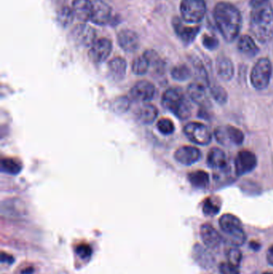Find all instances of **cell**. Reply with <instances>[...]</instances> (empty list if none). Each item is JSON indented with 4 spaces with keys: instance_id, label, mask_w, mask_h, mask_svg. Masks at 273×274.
<instances>
[{
    "instance_id": "obj_3",
    "label": "cell",
    "mask_w": 273,
    "mask_h": 274,
    "mask_svg": "<svg viewBox=\"0 0 273 274\" xmlns=\"http://www.w3.org/2000/svg\"><path fill=\"white\" fill-rule=\"evenodd\" d=\"M162 105L180 120H187L192 114V106L182 90L177 87L167 89L162 97Z\"/></svg>"
},
{
    "instance_id": "obj_19",
    "label": "cell",
    "mask_w": 273,
    "mask_h": 274,
    "mask_svg": "<svg viewBox=\"0 0 273 274\" xmlns=\"http://www.w3.org/2000/svg\"><path fill=\"white\" fill-rule=\"evenodd\" d=\"M216 71L218 76L222 80H231L234 75L233 63L225 55H220L216 59Z\"/></svg>"
},
{
    "instance_id": "obj_17",
    "label": "cell",
    "mask_w": 273,
    "mask_h": 274,
    "mask_svg": "<svg viewBox=\"0 0 273 274\" xmlns=\"http://www.w3.org/2000/svg\"><path fill=\"white\" fill-rule=\"evenodd\" d=\"M201 237L205 246L211 249L218 248L222 241V236L210 224L201 225Z\"/></svg>"
},
{
    "instance_id": "obj_27",
    "label": "cell",
    "mask_w": 273,
    "mask_h": 274,
    "mask_svg": "<svg viewBox=\"0 0 273 274\" xmlns=\"http://www.w3.org/2000/svg\"><path fill=\"white\" fill-rule=\"evenodd\" d=\"M21 168L20 162L12 158H4L1 161V169L7 173L16 175L21 171Z\"/></svg>"
},
{
    "instance_id": "obj_36",
    "label": "cell",
    "mask_w": 273,
    "mask_h": 274,
    "mask_svg": "<svg viewBox=\"0 0 273 274\" xmlns=\"http://www.w3.org/2000/svg\"><path fill=\"white\" fill-rule=\"evenodd\" d=\"M77 254L82 259H87L93 254V249L90 245L86 244H81L76 248Z\"/></svg>"
},
{
    "instance_id": "obj_43",
    "label": "cell",
    "mask_w": 273,
    "mask_h": 274,
    "mask_svg": "<svg viewBox=\"0 0 273 274\" xmlns=\"http://www.w3.org/2000/svg\"><path fill=\"white\" fill-rule=\"evenodd\" d=\"M33 271V268L30 267V268H25L24 270L22 271V274H32Z\"/></svg>"
},
{
    "instance_id": "obj_38",
    "label": "cell",
    "mask_w": 273,
    "mask_h": 274,
    "mask_svg": "<svg viewBox=\"0 0 273 274\" xmlns=\"http://www.w3.org/2000/svg\"><path fill=\"white\" fill-rule=\"evenodd\" d=\"M129 99H128L127 97H122L116 101L115 104V110L119 111L120 113H124L129 109Z\"/></svg>"
},
{
    "instance_id": "obj_39",
    "label": "cell",
    "mask_w": 273,
    "mask_h": 274,
    "mask_svg": "<svg viewBox=\"0 0 273 274\" xmlns=\"http://www.w3.org/2000/svg\"><path fill=\"white\" fill-rule=\"evenodd\" d=\"M0 260H1V262L2 263L12 264V263L14 262L15 259L12 255L2 252H1V255H0Z\"/></svg>"
},
{
    "instance_id": "obj_32",
    "label": "cell",
    "mask_w": 273,
    "mask_h": 274,
    "mask_svg": "<svg viewBox=\"0 0 273 274\" xmlns=\"http://www.w3.org/2000/svg\"><path fill=\"white\" fill-rule=\"evenodd\" d=\"M211 94L220 105H224L228 101L227 92L220 85H213L211 87Z\"/></svg>"
},
{
    "instance_id": "obj_21",
    "label": "cell",
    "mask_w": 273,
    "mask_h": 274,
    "mask_svg": "<svg viewBox=\"0 0 273 274\" xmlns=\"http://www.w3.org/2000/svg\"><path fill=\"white\" fill-rule=\"evenodd\" d=\"M93 2L90 0H74L72 10L75 17L82 22H86L90 19Z\"/></svg>"
},
{
    "instance_id": "obj_20",
    "label": "cell",
    "mask_w": 273,
    "mask_h": 274,
    "mask_svg": "<svg viewBox=\"0 0 273 274\" xmlns=\"http://www.w3.org/2000/svg\"><path fill=\"white\" fill-rule=\"evenodd\" d=\"M207 163L210 168L223 169L228 165V158L223 150L219 148H212L208 153Z\"/></svg>"
},
{
    "instance_id": "obj_23",
    "label": "cell",
    "mask_w": 273,
    "mask_h": 274,
    "mask_svg": "<svg viewBox=\"0 0 273 274\" xmlns=\"http://www.w3.org/2000/svg\"><path fill=\"white\" fill-rule=\"evenodd\" d=\"M109 75L114 80L119 81L124 79L126 75L127 63L123 58L116 57L112 59L108 63Z\"/></svg>"
},
{
    "instance_id": "obj_35",
    "label": "cell",
    "mask_w": 273,
    "mask_h": 274,
    "mask_svg": "<svg viewBox=\"0 0 273 274\" xmlns=\"http://www.w3.org/2000/svg\"><path fill=\"white\" fill-rule=\"evenodd\" d=\"M219 270L221 274H240V269L228 262L220 263Z\"/></svg>"
},
{
    "instance_id": "obj_8",
    "label": "cell",
    "mask_w": 273,
    "mask_h": 274,
    "mask_svg": "<svg viewBox=\"0 0 273 274\" xmlns=\"http://www.w3.org/2000/svg\"><path fill=\"white\" fill-rule=\"evenodd\" d=\"M214 136L216 141L224 146H228L230 144L240 145L244 140L243 132L232 125L216 128L214 131Z\"/></svg>"
},
{
    "instance_id": "obj_41",
    "label": "cell",
    "mask_w": 273,
    "mask_h": 274,
    "mask_svg": "<svg viewBox=\"0 0 273 274\" xmlns=\"http://www.w3.org/2000/svg\"><path fill=\"white\" fill-rule=\"evenodd\" d=\"M266 258H267L268 264H271L273 266V245H271L268 248V249H267Z\"/></svg>"
},
{
    "instance_id": "obj_15",
    "label": "cell",
    "mask_w": 273,
    "mask_h": 274,
    "mask_svg": "<svg viewBox=\"0 0 273 274\" xmlns=\"http://www.w3.org/2000/svg\"><path fill=\"white\" fill-rule=\"evenodd\" d=\"M117 41L120 48L130 53L136 51L140 46L139 36L132 30H121L117 36Z\"/></svg>"
},
{
    "instance_id": "obj_12",
    "label": "cell",
    "mask_w": 273,
    "mask_h": 274,
    "mask_svg": "<svg viewBox=\"0 0 273 274\" xmlns=\"http://www.w3.org/2000/svg\"><path fill=\"white\" fill-rule=\"evenodd\" d=\"M112 50V41L106 38H102L97 40L90 47L88 53L89 58L94 63H103L109 57Z\"/></svg>"
},
{
    "instance_id": "obj_7",
    "label": "cell",
    "mask_w": 273,
    "mask_h": 274,
    "mask_svg": "<svg viewBox=\"0 0 273 274\" xmlns=\"http://www.w3.org/2000/svg\"><path fill=\"white\" fill-rule=\"evenodd\" d=\"M184 132L188 139L198 145H208L212 140L209 128L202 123L189 122L184 128Z\"/></svg>"
},
{
    "instance_id": "obj_26",
    "label": "cell",
    "mask_w": 273,
    "mask_h": 274,
    "mask_svg": "<svg viewBox=\"0 0 273 274\" xmlns=\"http://www.w3.org/2000/svg\"><path fill=\"white\" fill-rule=\"evenodd\" d=\"M189 179L192 186L197 189H206L209 185V175L203 170L190 172Z\"/></svg>"
},
{
    "instance_id": "obj_28",
    "label": "cell",
    "mask_w": 273,
    "mask_h": 274,
    "mask_svg": "<svg viewBox=\"0 0 273 274\" xmlns=\"http://www.w3.org/2000/svg\"><path fill=\"white\" fill-rule=\"evenodd\" d=\"M150 63L145 55L136 58L132 63V71L136 75H142L147 73L149 69Z\"/></svg>"
},
{
    "instance_id": "obj_14",
    "label": "cell",
    "mask_w": 273,
    "mask_h": 274,
    "mask_svg": "<svg viewBox=\"0 0 273 274\" xmlns=\"http://www.w3.org/2000/svg\"><path fill=\"white\" fill-rule=\"evenodd\" d=\"M172 27L178 37L186 44L194 41L201 30L199 26H186L179 17H175L172 20Z\"/></svg>"
},
{
    "instance_id": "obj_18",
    "label": "cell",
    "mask_w": 273,
    "mask_h": 274,
    "mask_svg": "<svg viewBox=\"0 0 273 274\" xmlns=\"http://www.w3.org/2000/svg\"><path fill=\"white\" fill-rule=\"evenodd\" d=\"M188 93L191 100L197 105L205 106L209 104L205 83L201 81L193 82L189 84L188 87Z\"/></svg>"
},
{
    "instance_id": "obj_16",
    "label": "cell",
    "mask_w": 273,
    "mask_h": 274,
    "mask_svg": "<svg viewBox=\"0 0 273 274\" xmlns=\"http://www.w3.org/2000/svg\"><path fill=\"white\" fill-rule=\"evenodd\" d=\"M174 156L179 164L192 165L201 160V152L196 147L182 146L175 151Z\"/></svg>"
},
{
    "instance_id": "obj_1",
    "label": "cell",
    "mask_w": 273,
    "mask_h": 274,
    "mask_svg": "<svg viewBox=\"0 0 273 274\" xmlns=\"http://www.w3.org/2000/svg\"><path fill=\"white\" fill-rule=\"evenodd\" d=\"M213 16L224 40L228 43L236 40L242 27V16L239 9L231 3L220 2L215 6Z\"/></svg>"
},
{
    "instance_id": "obj_42",
    "label": "cell",
    "mask_w": 273,
    "mask_h": 274,
    "mask_svg": "<svg viewBox=\"0 0 273 274\" xmlns=\"http://www.w3.org/2000/svg\"><path fill=\"white\" fill-rule=\"evenodd\" d=\"M250 247L254 250H258L260 248V245H259V243L252 241V242L250 243Z\"/></svg>"
},
{
    "instance_id": "obj_2",
    "label": "cell",
    "mask_w": 273,
    "mask_h": 274,
    "mask_svg": "<svg viewBox=\"0 0 273 274\" xmlns=\"http://www.w3.org/2000/svg\"><path fill=\"white\" fill-rule=\"evenodd\" d=\"M250 32L261 44L273 39V8L269 3L253 8L250 15Z\"/></svg>"
},
{
    "instance_id": "obj_25",
    "label": "cell",
    "mask_w": 273,
    "mask_h": 274,
    "mask_svg": "<svg viewBox=\"0 0 273 274\" xmlns=\"http://www.w3.org/2000/svg\"><path fill=\"white\" fill-rule=\"evenodd\" d=\"M193 257L195 260L204 268H209L214 260L212 255L199 245H195L194 249H193Z\"/></svg>"
},
{
    "instance_id": "obj_31",
    "label": "cell",
    "mask_w": 273,
    "mask_h": 274,
    "mask_svg": "<svg viewBox=\"0 0 273 274\" xmlns=\"http://www.w3.org/2000/svg\"><path fill=\"white\" fill-rule=\"evenodd\" d=\"M75 18V14L71 8H63L58 12V21L61 25L67 27L73 22Z\"/></svg>"
},
{
    "instance_id": "obj_30",
    "label": "cell",
    "mask_w": 273,
    "mask_h": 274,
    "mask_svg": "<svg viewBox=\"0 0 273 274\" xmlns=\"http://www.w3.org/2000/svg\"><path fill=\"white\" fill-rule=\"evenodd\" d=\"M220 206L215 198H208L203 205V212L207 216H214L220 212Z\"/></svg>"
},
{
    "instance_id": "obj_4",
    "label": "cell",
    "mask_w": 273,
    "mask_h": 274,
    "mask_svg": "<svg viewBox=\"0 0 273 274\" xmlns=\"http://www.w3.org/2000/svg\"><path fill=\"white\" fill-rule=\"evenodd\" d=\"M219 224L221 230L228 237V242L236 247L244 245L246 241V234L243 229L241 221L236 216L225 213L220 217Z\"/></svg>"
},
{
    "instance_id": "obj_11",
    "label": "cell",
    "mask_w": 273,
    "mask_h": 274,
    "mask_svg": "<svg viewBox=\"0 0 273 274\" xmlns=\"http://www.w3.org/2000/svg\"><path fill=\"white\" fill-rule=\"evenodd\" d=\"M112 8L104 0H93L90 20L93 24L103 26L112 20Z\"/></svg>"
},
{
    "instance_id": "obj_34",
    "label": "cell",
    "mask_w": 273,
    "mask_h": 274,
    "mask_svg": "<svg viewBox=\"0 0 273 274\" xmlns=\"http://www.w3.org/2000/svg\"><path fill=\"white\" fill-rule=\"evenodd\" d=\"M157 128L163 135L172 134L175 131V126L172 121L167 118H162L158 121Z\"/></svg>"
},
{
    "instance_id": "obj_33",
    "label": "cell",
    "mask_w": 273,
    "mask_h": 274,
    "mask_svg": "<svg viewBox=\"0 0 273 274\" xmlns=\"http://www.w3.org/2000/svg\"><path fill=\"white\" fill-rule=\"evenodd\" d=\"M227 256H228V263H230L233 266L240 268L242 258H243V255L240 249L237 248H232L228 250Z\"/></svg>"
},
{
    "instance_id": "obj_44",
    "label": "cell",
    "mask_w": 273,
    "mask_h": 274,
    "mask_svg": "<svg viewBox=\"0 0 273 274\" xmlns=\"http://www.w3.org/2000/svg\"><path fill=\"white\" fill-rule=\"evenodd\" d=\"M263 274H273V273H272V272H263Z\"/></svg>"
},
{
    "instance_id": "obj_37",
    "label": "cell",
    "mask_w": 273,
    "mask_h": 274,
    "mask_svg": "<svg viewBox=\"0 0 273 274\" xmlns=\"http://www.w3.org/2000/svg\"><path fill=\"white\" fill-rule=\"evenodd\" d=\"M203 45L207 49L214 50L219 46V41L216 37L211 36H205L203 38Z\"/></svg>"
},
{
    "instance_id": "obj_24",
    "label": "cell",
    "mask_w": 273,
    "mask_h": 274,
    "mask_svg": "<svg viewBox=\"0 0 273 274\" xmlns=\"http://www.w3.org/2000/svg\"><path fill=\"white\" fill-rule=\"evenodd\" d=\"M238 50L248 57H253L259 52V48L251 36L243 35L239 38L237 43Z\"/></svg>"
},
{
    "instance_id": "obj_13",
    "label": "cell",
    "mask_w": 273,
    "mask_h": 274,
    "mask_svg": "<svg viewBox=\"0 0 273 274\" xmlns=\"http://www.w3.org/2000/svg\"><path fill=\"white\" fill-rule=\"evenodd\" d=\"M155 87L149 81H139L130 91V97L136 102H147L155 97Z\"/></svg>"
},
{
    "instance_id": "obj_10",
    "label": "cell",
    "mask_w": 273,
    "mask_h": 274,
    "mask_svg": "<svg viewBox=\"0 0 273 274\" xmlns=\"http://www.w3.org/2000/svg\"><path fill=\"white\" fill-rule=\"evenodd\" d=\"M71 38L77 45L92 47L95 42L97 41V32L90 26L79 24L72 30Z\"/></svg>"
},
{
    "instance_id": "obj_29",
    "label": "cell",
    "mask_w": 273,
    "mask_h": 274,
    "mask_svg": "<svg viewBox=\"0 0 273 274\" xmlns=\"http://www.w3.org/2000/svg\"><path fill=\"white\" fill-rule=\"evenodd\" d=\"M171 76L175 80H187L192 75V71L188 66L185 64L175 66L171 71Z\"/></svg>"
},
{
    "instance_id": "obj_9",
    "label": "cell",
    "mask_w": 273,
    "mask_h": 274,
    "mask_svg": "<svg viewBox=\"0 0 273 274\" xmlns=\"http://www.w3.org/2000/svg\"><path fill=\"white\" fill-rule=\"evenodd\" d=\"M257 165V159L253 152L249 150H242L238 152L235 159V169L237 175L249 173Z\"/></svg>"
},
{
    "instance_id": "obj_40",
    "label": "cell",
    "mask_w": 273,
    "mask_h": 274,
    "mask_svg": "<svg viewBox=\"0 0 273 274\" xmlns=\"http://www.w3.org/2000/svg\"><path fill=\"white\" fill-rule=\"evenodd\" d=\"M268 3V0H251L250 1V6L252 8H259V7L264 5Z\"/></svg>"
},
{
    "instance_id": "obj_5",
    "label": "cell",
    "mask_w": 273,
    "mask_h": 274,
    "mask_svg": "<svg viewBox=\"0 0 273 274\" xmlns=\"http://www.w3.org/2000/svg\"><path fill=\"white\" fill-rule=\"evenodd\" d=\"M272 75V65L267 58L259 59L251 71V83L256 90H264L267 88L271 81Z\"/></svg>"
},
{
    "instance_id": "obj_6",
    "label": "cell",
    "mask_w": 273,
    "mask_h": 274,
    "mask_svg": "<svg viewBox=\"0 0 273 274\" xmlns=\"http://www.w3.org/2000/svg\"><path fill=\"white\" fill-rule=\"evenodd\" d=\"M207 12L205 0H182L180 4L181 17L188 24L201 22Z\"/></svg>"
},
{
    "instance_id": "obj_22",
    "label": "cell",
    "mask_w": 273,
    "mask_h": 274,
    "mask_svg": "<svg viewBox=\"0 0 273 274\" xmlns=\"http://www.w3.org/2000/svg\"><path fill=\"white\" fill-rule=\"evenodd\" d=\"M136 119L143 125H150L158 117V109L152 105H144L137 109Z\"/></svg>"
}]
</instances>
